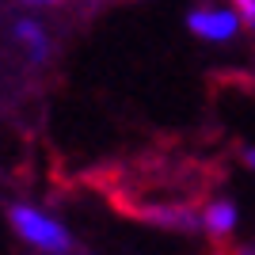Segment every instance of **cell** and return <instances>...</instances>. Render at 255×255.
Returning a JSON list of instances; mask_svg holds the SVG:
<instances>
[{
    "mask_svg": "<svg viewBox=\"0 0 255 255\" xmlns=\"http://www.w3.org/2000/svg\"><path fill=\"white\" fill-rule=\"evenodd\" d=\"M213 255H255V240H252V244H236V240L213 244Z\"/></svg>",
    "mask_w": 255,
    "mask_h": 255,
    "instance_id": "cell-8",
    "label": "cell"
},
{
    "mask_svg": "<svg viewBox=\"0 0 255 255\" xmlns=\"http://www.w3.org/2000/svg\"><path fill=\"white\" fill-rule=\"evenodd\" d=\"M11 38L27 50V57H31V61H46V57H50V50H53L46 27H42V23H34V19H15V23H11Z\"/></svg>",
    "mask_w": 255,
    "mask_h": 255,
    "instance_id": "cell-5",
    "label": "cell"
},
{
    "mask_svg": "<svg viewBox=\"0 0 255 255\" xmlns=\"http://www.w3.org/2000/svg\"><path fill=\"white\" fill-rule=\"evenodd\" d=\"M187 31L194 34V38H202V42H233V38H240V31H244V23H240V15L229 8H213V4H198V8L187 11Z\"/></svg>",
    "mask_w": 255,
    "mask_h": 255,
    "instance_id": "cell-3",
    "label": "cell"
},
{
    "mask_svg": "<svg viewBox=\"0 0 255 255\" xmlns=\"http://www.w3.org/2000/svg\"><path fill=\"white\" fill-rule=\"evenodd\" d=\"M88 183L126 217L171 233H202V206L213 198L217 168L198 152L149 149L99 168Z\"/></svg>",
    "mask_w": 255,
    "mask_h": 255,
    "instance_id": "cell-1",
    "label": "cell"
},
{
    "mask_svg": "<svg viewBox=\"0 0 255 255\" xmlns=\"http://www.w3.org/2000/svg\"><path fill=\"white\" fill-rule=\"evenodd\" d=\"M236 225H240V210H236L233 198L213 194L210 202L202 206V233L210 236V244H225V240H233Z\"/></svg>",
    "mask_w": 255,
    "mask_h": 255,
    "instance_id": "cell-4",
    "label": "cell"
},
{
    "mask_svg": "<svg viewBox=\"0 0 255 255\" xmlns=\"http://www.w3.org/2000/svg\"><path fill=\"white\" fill-rule=\"evenodd\" d=\"M217 80H233V84H240L244 92H255V57H252V65H248V73H221Z\"/></svg>",
    "mask_w": 255,
    "mask_h": 255,
    "instance_id": "cell-6",
    "label": "cell"
},
{
    "mask_svg": "<svg viewBox=\"0 0 255 255\" xmlns=\"http://www.w3.org/2000/svg\"><path fill=\"white\" fill-rule=\"evenodd\" d=\"M229 4H233V11L240 15V23L248 31H255V0H229Z\"/></svg>",
    "mask_w": 255,
    "mask_h": 255,
    "instance_id": "cell-7",
    "label": "cell"
},
{
    "mask_svg": "<svg viewBox=\"0 0 255 255\" xmlns=\"http://www.w3.org/2000/svg\"><path fill=\"white\" fill-rule=\"evenodd\" d=\"M8 221L15 229L19 240L34 248V252H46V255H65L73 248V236L61 221H53L50 213H42L38 206H27V202H15L8 206Z\"/></svg>",
    "mask_w": 255,
    "mask_h": 255,
    "instance_id": "cell-2",
    "label": "cell"
},
{
    "mask_svg": "<svg viewBox=\"0 0 255 255\" xmlns=\"http://www.w3.org/2000/svg\"><path fill=\"white\" fill-rule=\"evenodd\" d=\"M19 4H31V8H53V4H65V0H19Z\"/></svg>",
    "mask_w": 255,
    "mask_h": 255,
    "instance_id": "cell-9",
    "label": "cell"
}]
</instances>
